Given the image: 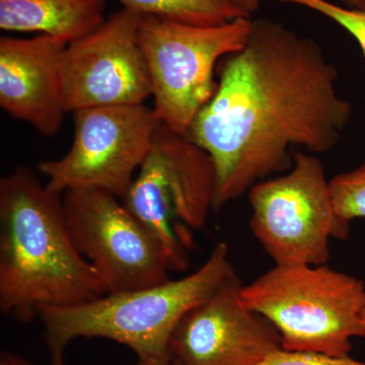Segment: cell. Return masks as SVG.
<instances>
[{"label": "cell", "mask_w": 365, "mask_h": 365, "mask_svg": "<svg viewBox=\"0 0 365 365\" xmlns=\"http://www.w3.org/2000/svg\"><path fill=\"white\" fill-rule=\"evenodd\" d=\"M334 203L338 215L351 222L365 218V163L357 169L331 180Z\"/></svg>", "instance_id": "9a60e30c"}, {"label": "cell", "mask_w": 365, "mask_h": 365, "mask_svg": "<svg viewBox=\"0 0 365 365\" xmlns=\"http://www.w3.org/2000/svg\"><path fill=\"white\" fill-rule=\"evenodd\" d=\"M248 195L250 227L275 265H326L331 240L349 235L323 163L309 153H297L289 173L257 182Z\"/></svg>", "instance_id": "52a82bcc"}, {"label": "cell", "mask_w": 365, "mask_h": 365, "mask_svg": "<svg viewBox=\"0 0 365 365\" xmlns=\"http://www.w3.org/2000/svg\"><path fill=\"white\" fill-rule=\"evenodd\" d=\"M337 76L316 41L252 20L248 42L225 58L215 95L186 135L212 160L215 209L284 169L294 146L322 153L336 145L352 114Z\"/></svg>", "instance_id": "6da1fadb"}, {"label": "cell", "mask_w": 365, "mask_h": 365, "mask_svg": "<svg viewBox=\"0 0 365 365\" xmlns=\"http://www.w3.org/2000/svg\"><path fill=\"white\" fill-rule=\"evenodd\" d=\"M258 365H365L349 356H332L319 352L290 351L283 348L269 354Z\"/></svg>", "instance_id": "e0dca14e"}, {"label": "cell", "mask_w": 365, "mask_h": 365, "mask_svg": "<svg viewBox=\"0 0 365 365\" xmlns=\"http://www.w3.org/2000/svg\"><path fill=\"white\" fill-rule=\"evenodd\" d=\"M105 0H0V29L39 33L67 45L105 23Z\"/></svg>", "instance_id": "4fadbf2b"}, {"label": "cell", "mask_w": 365, "mask_h": 365, "mask_svg": "<svg viewBox=\"0 0 365 365\" xmlns=\"http://www.w3.org/2000/svg\"><path fill=\"white\" fill-rule=\"evenodd\" d=\"M227 242H218L201 267L162 284L103 295L71 307L39 312L53 365H63V350L81 337L107 338L128 346L139 359L170 356L175 329L190 311L205 302L235 275Z\"/></svg>", "instance_id": "3957f363"}, {"label": "cell", "mask_w": 365, "mask_h": 365, "mask_svg": "<svg viewBox=\"0 0 365 365\" xmlns=\"http://www.w3.org/2000/svg\"><path fill=\"white\" fill-rule=\"evenodd\" d=\"M242 281L230 276L175 329L170 359L180 365H258L280 349L279 333L242 299Z\"/></svg>", "instance_id": "8fae6325"}, {"label": "cell", "mask_w": 365, "mask_h": 365, "mask_svg": "<svg viewBox=\"0 0 365 365\" xmlns=\"http://www.w3.org/2000/svg\"><path fill=\"white\" fill-rule=\"evenodd\" d=\"M0 365H33L29 364L26 360L20 359V357L14 356L9 353H2L1 359H0Z\"/></svg>", "instance_id": "d6986e66"}, {"label": "cell", "mask_w": 365, "mask_h": 365, "mask_svg": "<svg viewBox=\"0 0 365 365\" xmlns=\"http://www.w3.org/2000/svg\"><path fill=\"white\" fill-rule=\"evenodd\" d=\"M212 160L186 135L160 122L145 160L121 199L163 252L170 271L188 267L193 230L215 209Z\"/></svg>", "instance_id": "5b68a950"}, {"label": "cell", "mask_w": 365, "mask_h": 365, "mask_svg": "<svg viewBox=\"0 0 365 365\" xmlns=\"http://www.w3.org/2000/svg\"><path fill=\"white\" fill-rule=\"evenodd\" d=\"M277 1L299 4L331 19L344 28L348 33L351 34L359 43L365 56V9L342 7L328 0H277Z\"/></svg>", "instance_id": "2e32d148"}, {"label": "cell", "mask_w": 365, "mask_h": 365, "mask_svg": "<svg viewBox=\"0 0 365 365\" xmlns=\"http://www.w3.org/2000/svg\"><path fill=\"white\" fill-rule=\"evenodd\" d=\"M66 46L48 35L0 38V107L47 137L58 133L66 114L59 68Z\"/></svg>", "instance_id": "7c38bea8"}, {"label": "cell", "mask_w": 365, "mask_h": 365, "mask_svg": "<svg viewBox=\"0 0 365 365\" xmlns=\"http://www.w3.org/2000/svg\"><path fill=\"white\" fill-rule=\"evenodd\" d=\"M342 1L350 9H365V0H342Z\"/></svg>", "instance_id": "44dd1931"}, {"label": "cell", "mask_w": 365, "mask_h": 365, "mask_svg": "<svg viewBox=\"0 0 365 365\" xmlns=\"http://www.w3.org/2000/svg\"><path fill=\"white\" fill-rule=\"evenodd\" d=\"M136 365H175V362L170 356L162 359H139Z\"/></svg>", "instance_id": "ffe728a7"}, {"label": "cell", "mask_w": 365, "mask_h": 365, "mask_svg": "<svg viewBox=\"0 0 365 365\" xmlns=\"http://www.w3.org/2000/svg\"><path fill=\"white\" fill-rule=\"evenodd\" d=\"M124 9L195 26H217L251 18L235 0H118Z\"/></svg>", "instance_id": "5bb4252c"}, {"label": "cell", "mask_w": 365, "mask_h": 365, "mask_svg": "<svg viewBox=\"0 0 365 365\" xmlns=\"http://www.w3.org/2000/svg\"><path fill=\"white\" fill-rule=\"evenodd\" d=\"M361 337L365 338V306L364 312H362V336Z\"/></svg>", "instance_id": "7402d4cb"}, {"label": "cell", "mask_w": 365, "mask_h": 365, "mask_svg": "<svg viewBox=\"0 0 365 365\" xmlns=\"http://www.w3.org/2000/svg\"><path fill=\"white\" fill-rule=\"evenodd\" d=\"M251 29V18L195 26L143 16L139 41L150 71L153 110L163 125L187 135L217 88L216 66L241 51Z\"/></svg>", "instance_id": "8992f818"}, {"label": "cell", "mask_w": 365, "mask_h": 365, "mask_svg": "<svg viewBox=\"0 0 365 365\" xmlns=\"http://www.w3.org/2000/svg\"><path fill=\"white\" fill-rule=\"evenodd\" d=\"M107 294L74 247L62 195L28 168L0 180V309L20 322L43 307H71Z\"/></svg>", "instance_id": "7a4b0ae2"}, {"label": "cell", "mask_w": 365, "mask_h": 365, "mask_svg": "<svg viewBox=\"0 0 365 365\" xmlns=\"http://www.w3.org/2000/svg\"><path fill=\"white\" fill-rule=\"evenodd\" d=\"M67 230L108 294L130 292L170 279L163 252L121 199L97 188L62 194Z\"/></svg>", "instance_id": "9c48e42d"}, {"label": "cell", "mask_w": 365, "mask_h": 365, "mask_svg": "<svg viewBox=\"0 0 365 365\" xmlns=\"http://www.w3.org/2000/svg\"><path fill=\"white\" fill-rule=\"evenodd\" d=\"M173 361H174V360H173ZM175 365H180V364H176V362H175Z\"/></svg>", "instance_id": "603a6c76"}, {"label": "cell", "mask_w": 365, "mask_h": 365, "mask_svg": "<svg viewBox=\"0 0 365 365\" xmlns=\"http://www.w3.org/2000/svg\"><path fill=\"white\" fill-rule=\"evenodd\" d=\"M242 302L275 327L290 351L349 356L362 336L365 285L326 265H275L248 285Z\"/></svg>", "instance_id": "277c9868"}, {"label": "cell", "mask_w": 365, "mask_h": 365, "mask_svg": "<svg viewBox=\"0 0 365 365\" xmlns=\"http://www.w3.org/2000/svg\"><path fill=\"white\" fill-rule=\"evenodd\" d=\"M260 1L261 0H235L237 6L241 7L242 11L250 16L258 11L260 7Z\"/></svg>", "instance_id": "ac0fdd59"}, {"label": "cell", "mask_w": 365, "mask_h": 365, "mask_svg": "<svg viewBox=\"0 0 365 365\" xmlns=\"http://www.w3.org/2000/svg\"><path fill=\"white\" fill-rule=\"evenodd\" d=\"M143 16L123 9L98 30L66 46L60 83L66 113L143 105L153 95L140 41Z\"/></svg>", "instance_id": "30bf717a"}, {"label": "cell", "mask_w": 365, "mask_h": 365, "mask_svg": "<svg viewBox=\"0 0 365 365\" xmlns=\"http://www.w3.org/2000/svg\"><path fill=\"white\" fill-rule=\"evenodd\" d=\"M71 150L38 170L56 193L97 188L123 198L145 160L160 121L145 105L91 108L73 113Z\"/></svg>", "instance_id": "ba28073f"}]
</instances>
